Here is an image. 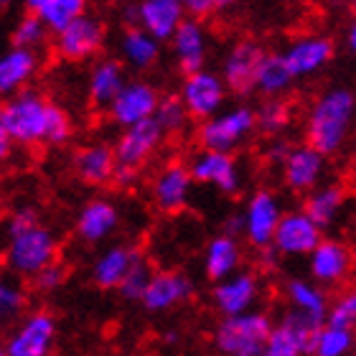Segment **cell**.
I'll return each instance as SVG.
<instances>
[{
  "mask_svg": "<svg viewBox=\"0 0 356 356\" xmlns=\"http://www.w3.org/2000/svg\"><path fill=\"white\" fill-rule=\"evenodd\" d=\"M156 120L165 135H176L184 130L186 122L191 120V115H188V110H186V104L181 102V97L165 95L163 99H161V104H158Z\"/></svg>",
  "mask_w": 356,
  "mask_h": 356,
  "instance_id": "8d00e7d4",
  "label": "cell"
},
{
  "mask_svg": "<svg viewBox=\"0 0 356 356\" xmlns=\"http://www.w3.org/2000/svg\"><path fill=\"white\" fill-rule=\"evenodd\" d=\"M138 181H140V168L120 163L118 171H115V178H112V186H115V188H133Z\"/></svg>",
  "mask_w": 356,
  "mask_h": 356,
  "instance_id": "ee69618b",
  "label": "cell"
},
{
  "mask_svg": "<svg viewBox=\"0 0 356 356\" xmlns=\"http://www.w3.org/2000/svg\"><path fill=\"white\" fill-rule=\"evenodd\" d=\"M127 79H125V64L120 59H99L95 67L89 69V84H87V95L89 102L95 104L97 110L107 107L118 99V95L125 89Z\"/></svg>",
  "mask_w": 356,
  "mask_h": 356,
  "instance_id": "d4e9b609",
  "label": "cell"
},
{
  "mask_svg": "<svg viewBox=\"0 0 356 356\" xmlns=\"http://www.w3.org/2000/svg\"><path fill=\"white\" fill-rule=\"evenodd\" d=\"M165 133L161 130L158 120H145L140 125L127 127L118 135L115 140V153H118V161L122 165H133V168H140L145 161H148L163 143Z\"/></svg>",
  "mask_w": 356,
  "mask_h": 356,
  "instance_id": "d6986e66",
  "label": "cell"
},
{
  "mask_svg": "<svg viewBox=\"0 0 356 356\" xmlns=\"http://www.w3.org/2000/svg\"><path fill=\"white\" fill-rule=\"evenodd\" d=\"M293 74H290L285 56L282 54H270L267 51L265 61H262L260 72H257V82H254V92H260L265 99H282V95L293 87Z\"/></svg>",
  "mask_w": 356,
  "mask_h": 356,
  "instance_id": "d6a6232c",
  "label": "cell"
},
{
  "mask_svg": "<svg viewBox=\"0 0 356 356\" xmlns=\"http://www.w3.org/2000/svg\"><path fill=\"white\" fill-rule=\"evenodd\" d=\"M36 227H41V222H38V214L33 207H18L15 211H10V216L6 219L8 239L21 237V234L36 229Z\"/></svg>",
  "mask_w": 356,
  "mask_h": 356,
  "instance_id": "ab89813d",
  "label": "cell"
},
{
  "mask_svg": "<svg viewBox=\"0 0 356 356\" xmlns=\"http://www.w3.org/2000/svg\"><path fill=\"white\" fill-rule=\"evenodd\" d=\"M107 41V26L99 15L84 13L64 33L54 38V49L64 61H89L102 51Z\"/></svg>",
  "mask_w": 356,
  "mask_h": 356,
  "instance_id": "ba28073f",
  "label": "cell"
},
{
  "mask_svg": "<svg viewBox=\"0 0 356 356\" xmlns=\"http://www.w3.org/2000/svg\"><path fill=\"white\" fill-rule=\"evenodd\" d=\"M326 323L328 326H336V328H349V331H356V285L346 288L341 296L331 303V311H328Z\"/></svg>",
  "mask_w": 356,
  "mask_h": 356,
  "instance_id": "f35d334b",
  "label": "cell"
},
{
  "mask_svg": "<svg viewBox=\"0 0 356 356\" xmlns=\"http://www.w3.org/2000/svg\"><path fill=\"white\" fill-rule=\"evenodd\" d=\"M191 186H193L191 168L186 163L173 161V163L163 165L161 173L153 178L150 193H153L156 207L163 214H178L181 209H186V204L191 199Z\"/></svg>",
  "mask_w": 356,
  "mask_h": 356,
  "instance_id": "ac0fdd59",
  "label": "cell"
},
{
  "mask_svg": "<svg viewBox=\"0 0 356 356\" xmlns=\"http://www.w3.org/2000/svg\"><path fill=\"white\" fill-rule=\"evenodd\" d=\"M237 356H265V349H260V351H245V354H237Z\"/></svg>",
  "mask_w": 356,
  "mask_h": 356,
  "instance_id": "816d5d0a",
  "label": "cell"
},
{
  "mask_svg": "<svg viewBox=\"0 0 356 356\" xmlns=\"http://www.w3.org/2000/svg\"><path fill=\"white\" fill-rule=\"evenodd\" d=\"M280 173H282V184L288 186V191L308 196L318 186H323L326 156H321L318 150L311 148L308 143L296 145V148L290 150L288 161L280 165Z\"/></svg>",
  "mask_w": 356,
  "mask_h": 356,
  "instance_id": "2e32d148",
  "label": "cell"
},
{
  "mask_svg": "<svg viewBox=\"0 0 356 356\" xmlns=\"http://www.w3.org/2000/svg\"><path fill=\"white\" fill-rule=\"evenodd\" d=\"M356 120V97L349 87H331L313 99L305 115V143L321 156H336L346 145Z\"/></svg>",
  "mask_w": 356,
  "mask_h": 356,
  "instance_id": "7a4b0ae2",
  "label": "cell"
},
{
  "mask_svg": "<svg viewBox=\"0 0 356 356\" xmlns=\"http://www.w3.org/2000/svg\"><path fill=\"white\" fill-rule=\"evenodd\" d=\"M120 224V211L110 199H89L74 219L76 237L84 245H99L115 234Z\"/></svg>",
  "mask_w": 356,
  "mask_h": 356,
  "instance_id": "7402d4cb",
  "label": "cell"
},
{
  "mask_svg": "<svg viewBox=\"0 0 356 356\" xmlns=\"http://www.w3.org/2000/svg\"><path fill=\"white\" fill-rule=\"evenodd\" d=\"M193 184L214 186L219 193L234 196L242 188V168L234 153H214V150H199L191 158Z\"/></svg>",
  "mask_w": 356,
  "mask_h": 356,
  "instance_id": "4fadbf2b",
  "label": "cell"
},
{
  "mask_svg": "<svg viewBox=\"0 0 356 356\" xmlns=\"http://www.w3.org/2000/svg\"><path fill=\"white\" fill-rule=\"evenodd\" d=\"M354 10H356V3H354Z\"/></svg>",
  "mask_w": 356,
  "mask_h": 356,
  "instance_id": "db71d44e",
  "label": "cell"
},
{
  "mask_svg": "<svg viewBox=\"0 0 356 356\" xmlns=\"http://www.w3.org/2000/svg\"><path fill=\"white\" fill-rule=\"evenodd\" d=\"M56 341V318L49 311H31L6 339L8 356H49Z\"/></svg>",
  "mask_w": 356,
  "mask_h": 356,
  "instance_id": "9c48e42d",
  "label": "cell"
},
{
  "mask_svg": "<svg viewBox=\"0 0 356 356\" xmlns=\"http://www.w3.org/2000/svg\"><path fill=\"white\" fill-rule=\"evenodd\" d=\"M351 270H354V250L343 239L323 237L316 252L308 257V273L321 288L341 285L351 275Z\"/></svg>",
  "mask_w": 356,
  "mask_h": 356,
  "instance_id": "5bb4252c",
  "label": "cell"
},
{
  "mask_svg": "<svg viewBox=\"0 0 356 356\" xmlns=\"http://www.w3.org/2000/svg\"><path fill=\"white\" fill-rule=\"evenodd\" d=\"M285 298H288V308L303 313L321 326H326L331 300L321 285H316L313 280H303V277H293L285 282Z\"/></svg>",
  "mask_w": 356,
  "mask_h": 356,
  "instance_id": "f1b7e54d",
  "label": "cell"
},
{
  "mask_svg": "<svg viewBox=\"0 0 356 356\" xmlns=\"http://www.w3.org/2000/svg\"><path fill=\"white\" fill-rule=\"evenodd\" d=\"M161 99L163 97L158 95V89L150 82H145V79H130L125 84V89L118 95V99L110 104V110H107L112 125L127 130V127L140 125L145 120H153Z\"/></svg>",
  "mask_w": 356,
  "mask_h": 356,
  "instance_id": "30bf717a",
  "label": "cell"
},
{
  "mask_svg": "<svg viewBox=\"0 0 356 356\" xmlns=\"http://www.w3.org/2000/svg\"><path fill=\"white\" fill-rule=\"evenodd\" d=\"M0 133L18 145H67L74 122L61 104L46 99L36 89H23L8 97L0 107Z\"/></svg>",
  "mask_w": 356,
  "mask_h": 356,
  "instance_id": "6da1fadb",
  "label": "cell"
},
{
  "mask_svg": "<svg viewBox=\"0 0 356 356\" xmlns=\"http://www.w3.org/2000/svg\"><path fill=\"white\" fill-rule=\"evenodd\" d=\"M296 148L293 143L288 140V138H273V140L267 143L265 145V158L270 161V163H277V165H282L285 161H288V156H290V150Z\"/></svg>",
  "mask_w": 356,
  "mask_h": 356,
  "instance_id": "7bdbcfd3",
  "label": "cell"
},
{
  "mask_svg": "<svg viewBox=\"0 0 356 356\" xmlns=\"http://www.w3.org/2000/svg\"><path fill=\"white\" fill-rule=\"evenodd\" d=\"M245 232H247L245 214H232V216H227V219H224V224H222L224 237L239 239V237H245Z\"/></svg>",
  "mask_w": 356,
  "mask_h": 356,
  "instance_id": "f6af8a7d",
  "label": "cell"
},
{
  "mask_svg": "<svg viewBox=\"0 0 356 356\" xmlns=\"http://www.w3.org/2000/svg\"><path fill=\"white\" fill-rule=\"evenodd\" d=\"M67 282V267L61 265V262H54L51 267H46L44 273H38L33 277V288L38 293H54V290H59L61 285Z\"/></svg>",
  "mask_w": 356,
  "mask_h": 356,
  "instance_id": "b9f144b4",
  "label": "cell"
},
{
  "mask_svg": "<svg viewBox=\"0 0 356 356\" xmlns=\"http://www.w3.org/2000/svg\"><path fill=\"white\" fill-rule=\"evenodd\" d=\"M118 165V153H115V145H110V143H87L74 153V176L84 186L112 184Z\"/></svg>",
  "mask_w": 356,
  "mask_h": 356,
  "instance_id": "ffe728a7",
  "label": "cell"
},
{
  "mask_svg": "<svg viewBox=\"0 0 356 356\" xmlns=\"http://www.w3.org/2000/svg\"><path fill=\"white\" fill-rule=\"evenodd\" d=\"M273 318L265 311H252L234 318H222L214 331V349L222 356H237L245 351L265 349L273 334Z\"/></svg>",
  "mask_w": 356,
  "mask_h": 356,
  "instance_id": "5b68a950",
  "label": "cell"
},
{
  "mask_svg": "<svg viewBox=\"0 0 356 356\" xmlns=\"http://www.w3.org/2000/svg\"><path fill=\"white\" fill-rule=\"evenodd\" d=\"M356 351V334L349 328L323 326L316 336L313 356H351Z\"/></svg>",
  "mask_w": 356,
  "mask_h": 356,
  "instance_id": "836d02e7",
  "label": "cell"
},
{
  "mask_svg": "<svg viewBox=\"0 0 356 356\" xmlns=\"http://www.w3.org/2000/svg\"><path fill=\"white\" fill-rule=\"evenodd\" d=\"M118 49H120V61L127 64V67L138 69V72L150 69L158 61V56H161V44L143 29L122 31Z\"/></svg>",
  "mask_w": 356,
  "mask_h": 356,
  "instance_id": "1f68e13d",
  "label": "cell"
},
{
  "mask_svg": "<svg viewBox=\"0 0 356 356\" xmlns=\"http://www.w3.org/2000/svg\"><path fill=\"white\" fill-rule=\"evenodd\" d=\"M26 8H29V13H33L38 21L44 23L49 33H54V36L64 33L76 18H82L87 13L84 0H29Z\"/></svg>",
  "mask_w": 356,
  "mask_h": 356,
  "instance_id": "4dcf8cb0",
  "label": "cell"
},
{
  "mask_svg": "<svg viewBox=\"0 0 356 356\" xmlns=\"http://www.w3.org/2000/svg\"><path fill=\"white\" fill-rule=\"evenodd\" d=\"M0 356H8V354H6V351H0Z\"/></svg>",
  "mask_w": 356,
  "mask_h": 356,
  "instance_id": "f5cc1de1",
  "label": "cell"
},
{
  "mask_svg": "<svg viewBox=\"0 0 356 356\" xmlns=\"http://www.w3.org/2000/svg\"><path fill=\"white\" fill-rule=\"evenodd\" d=\"M260 300V277L257 273H237L229 280L219 282L211 290V303L222 318H234L254 311V303Z\"/></svg>",
  "mask_w": 356,
  "mask_h": 356,
  "instance_id": "e0dca14e",
  "label": "cell"
},
{
  "mask_svg": "<svg viewBox=\"0 0 356 356\" xmlns=\"http://www.w3.org/2000/svg\"><path fill=\"white\" fill-rule=\"evenodd\" d=\"M290 120H293V107L288 99H265L257 107V130L270 138H280L288 130Z\"/></svg>",
  "mask_w": 356,
  "mask_h": 356,
  "instance_id": "e575fe53",
  "label": "cell"
},
{
  "mask_svg": "<svg viewBox=\"0 0 356 356\" xmlns=\"http://www.w3.org/2000/svg\"><path fill=\"white\" fill-rule=\"evenodd\" d=\"M257 130V110L250 104H237L232 110L219 112L216 118L201 122L196 130V140L201 150L214 153H234L239 145H245Z\"/></svg>",
  "mask_w": 356,
  "mask_h": 356,
  "instance_id": "3957f363",
  "label": "cell"
},
{
  "mask_svg": "<svg viewBox=\"0 0 356 356\" xmlns=\"http://www.w3.org/2000/svg\"><path fill=\"white\" fill-rule=\"evenodd\" d=\"M193 293V282L186 277L184 273L176 270H158L150 280L145 296H143L140 305L148 313H163L171 311L184 300H188Z\"/></svg>",
  "mask_w": 356,
  "mask_h": 356,
  "instance_id": "44dd1931",
  "label": "cell"
},
{
  "mask_svg": "<svg viewBox=\"0 0 356 356\" xmlns=\"http://www.w3.org/2000/svg\"><path fill=\"white\" fill-rule=\"evenodd\" d=\"M346 44H349V49L356 54V18L349 23V29H346Z\"/></svg>",
  "mask_w": 356,
  "mask_h": 356,
  "instance_id": "c3c4849f",
  "label": "cell"
},
{
  "mask_svg": "<svg viewBox=\"0 0 356 356\" xmlns=\"http://www.w3.org/2000/svg\"><path fill=\"white\" fill-rule=\"evenodd\" d=\"M211 10H214V3H209V0H186V13H188V18L201 21Z\"/></svg>",
  "mask_w": 356,
  "mask_h": 356,
  "instance_id": "7dc6e473",
  "label": "cell"
},
{
  "mask_svg": "<svg viewBox=\"0 0 356 356\" xmlns=\"http://www.w3.org/2000/svg\"><path fill=\"white\" fill-rule=\"evenodd\" d=\"M282 56H285L293 79H305V76L318 74L321 69L334 61L336 44L323 33H308V36H298L296 41H290Z\"/></svg>",
  "mask_w": 356,
  "mask_h": 356,
  "instance_id": "9a60e30c",
  "label": "cell"
},
{
  "mask_svg": "<svg viewBox=\"0 0 356 356\" xmlns=\"http://www.w3.org/2000/svg\"><path fill=\"white\" fill-rule=\"evenodd\" d=\"M267 51L265 46L254 38H239L237 44L232 46L227 56L222 61V79L227 84L232 95L247 97L254 92V82H257V72H260L262 61H265Z\"/></svg>",
  "mask_w": 356,
  "mask_h": 356,
  "instance_id": "8992f818",
  "label": "cell"
},
{
  "mask_svg": "<svg viewBox=\"0 0 356 356\" xmlns=\"http://www.w3.org/2000/svg\"><path fill=\"white\" fill-rule=\"evenodd\" d=\"M186 3L181 0H143L140 3V29L161 41H173L176 31L186 21Z\"/></svg>",
  "mask_w": 356,
  "mask_h": 356,
  "instance_id": "cb8c5ba5",
  "label": "cell"
},
{
  "mask_svg": "<svg viewBox=\"0 0 356 356\" xmlns=\"http://www.w3.org/2000/svg\"><path fill=\"white\" fill-rule=\"evenodd\" d=\"M41 59L36 51L29 49H8L0 56V92L6 97H13L18 92H23V87L36 76Z\"/></svg>",
  "mask_w": 356,
  "mask_h": 356,
  "instance_id": "83f0119b",
  "label": "cell"
},
{
  "mask_svg": "<svg viewBox=\"0 0 356 356\" xmlns=\"http://www.w3.org/2000/svg\"><path fill=\"white\" fill-rule=\"evenodd\" d=\"M143 254L130 245H112L110 250H104L92 265V282L99 290H118L127 273L133 270V265L140 260Z\"/></svg>",
  "mask_w": 356,
  "mask_h": 356,
  "instance_id": "484cf974",
  "label": "cell"
},
{
  "mask_svg": "<svg viewBox=\"0 0 356 356\" xmlns=\"http://www.w3.org/2000/svg\"><path fill=\"white\" fill-rule=\"evenodd\" d=\"M239 265H242L239 239L224 237V234H216V237L209 239L207 250H204V275H207V280H211L214 285L229 280L232 275L239 273Z\"/></svg>",
  "mask_w": 356,
  "mask_h": 356,
  "instance_id": "4316f807",
  "label": "cell"
},
{
  "mask_svg": "<svg viewBox=\"0 0 356 356\" xmlns=\"http://www.w3.org/2000/svg\"><path fill=\"white\" fill-rule=\"evenodd\" d=\"M282 254L275 250V247H265V250H257V267L260 273H275L280 267Z\"/></svg>",
  "mask_w": 356,
  "mask_h": 356,
  "instance_id": "bcb514c9",
  "label": "cell"
},
{
  "mask_svg": "<svg viewBox=\"0 0 356 356\" xmlns=\"http://www.w3.org/2000/svg\"><path fill=\"white\" fill-rule=\"evenodd\" d=\"M351 356H356V351H354V354H351Z\"/></svg>",
  "mask_w": 356,
  "mask_h": 356,
  "instance_id": "9f6ffc18",
  "label": "cell"
},
{
  "mask_svg": "<svg viewBox=\"0 0 356 356\" xmlns=\"http://www.w3.org/2000/svg\"><path fill=\"white\" fill-rule=\"evenodd\" d=\"M46 33H49V29H46L44 23L38 21L33 13H26L21 21L13 26V31H10V44H13V49L36 51L38 46L46 41Z\"/></svg>",
  "mask_w": 356,
  "mask_h": 356,
  "instance_id": "d590c367",
  "label": "cell"
},
{
  "mask_svg": "<svg viewBox=\"0 0 356 356\" xmlns=\"http://www.w3.org/2000/svg\"><path fill=\"white\" fill-rule=\"evenodd\" d=\"M346 207V191L341 184H323L303 199V211L318 224L321 229H331Z\"/></svg>",
  "mask_w": 356,
  "mask_h": 356,
  "instance_id": "f546056e",
  "label": "cell"
},
{
  "mask_svg": "<svg viewBox=\"0 0 356 356\" xmlns=\"http://www.w3.org/2000/svg\"><path fill=\"white\" fill-rule=\"evenodd\" d=\"M56 254H59V242L54 237V232L41 224V227L26 232L21 237L8 239L6 265L10 273L33 280L38 273H44L46 267L59 262Z\"/></svg>",
  "mask_w": 356,
  "mask_h": 356,
  "instance_id": "277c9868",
  "label": "cell"
},
{
  "mask_svg": "<svg viewBox=\"0 0 356 356\" xmlns=\"http://www.w3.org/2000/svg\"><path fill=\"white\" fill-rule=\"evenodd\" d=\"M349 181L351 186H354V191H356V158L351 161V171H349Z\"/></svg>",
  "mask_w": 356,
  "mask_h": 356,
  "instance_id": "f907efd6",
  "label": "cell"
},
{
  "mask_svg": "<svg viewBox=\"0 0 356 356\" xmlns=\"http://www.w3.org/2000/svg\"><path fill=\"white\" fill-rule=\"evenodd\" d=\"M171 49L176 56L178 72L184 76L204 72V61H207V29H204V23L196 18H186L173 36Z\"/></svg>",
  "mask_w": 356,
  "mask_h": 356,
  "instance_id": "603a6c76",
  "label": "cell"
},
{
  "mask_svg": "<svg viewBox=\"0 0 356 356\" xmlns=\"http://www.w3.org/2000/svg\"><path fill=\"white\" fill-rule=\"evenodd\" d=\"M227 84H224L222 74H216L211 69H204L199 74L184 76L181 82V102L186 104V110L191 115V120L207 122V120L216 118L219 110L227 102Z\"/></svg>",
  "mask_w": 356,
  "mask_h": 356,
  "instance_id": "52a82bcc",
  "label": "cell"
},
{
  "mask_svg": "<svg viewBox=\"0 0 356 356\" xmlns=\"http://www.w3.org/2000/svg\"><path fill=\"white\" fill-rule=\"evenodd\" d=\"M242 214H245V222H247V232H245L247 242L254 250L273 247L275 232H277L282 216H285V209H282L277 193L267 191V188L254 191L247 199V207Z\"/></svg>",
  "mask_w": 356,
  "mask_h": 356,
  "instance_id": "8fae6325",
  "label": "cell"
},
{
  "mask_svg": "<svg viewBox=\"0 0 356 356\" xmlns=\"http://www.w3.org/2000/svg\"><path fill=\"white\" fill-rule=\"evenodd\" d=\"M354 97H356V89H354Z\"/></svg>",
  "mask_w": 356,
  "mask_h": 356,
  "instance_id": "11a10c76",
  "label": "cell"
},
{
  "mask_svg": "<svg viewBox=\"0 0 356 356\" xmlns=\"http://www.w3.org/2000/svg\"><path fill=\"white\" fill-rule=\"evenodd\" d=\"M26 308V293L15 282H0V316L13 318Z\"/></svg>",
  "mask_w": 356,
  "mask_h": 356,
  "instance_id": "60d3db41",
  "label": "cell"
},
{
  "mask_svg": "<svg viewBox=\"0 0 356 356\" xmlns=\"http://www.w3.org/2000/svg\"><path fill=\"white\" fill-rule=\"evenodd\" d=\"M153 270H150V265L145 260H138L133 265V270L127 273V277L122 280V285L118 288V293H120V298L122 300H138L140 303L143 300V296H145V290H148V285H150V280H153Z\"/></svg>",
  "mask_w": 356,
  "mask_h": 356,
  "instance_id": "74e56055",
  "label": "cell"
},
{
  "mask_svg": "<svg viewBox=\"0 0 356 356\" xmlns=\"http://www.w3.org/2000/svg\"><path fill=\"white\" fill-rule=\"evenodd\" d=\"M10 148H13V140H10L8 135L0 133V156L8 158V156H10Z\"/></svg>",
  "mask_w": 356,
  "mask_h": 356,
  "instance_id": "681fc988",
  "label": "cell"
},
{
  "mask_svg": "<svg viewBox=\"0 0 356 356\" xmlns=\"http://www.w3.org/2000/svg\"><path fill=\"white\" fill-rule=\"evenodd\" d=\"M321 242H323V229L303 209H296L285 211L280 227L275 232L273 247L282 257H311Z\"/></svg>",
  "mask_w": 356,
  "mask_h": 356,
  "instance_id": "7c38bea8",
  "label": "cell"
}]
</instances>
